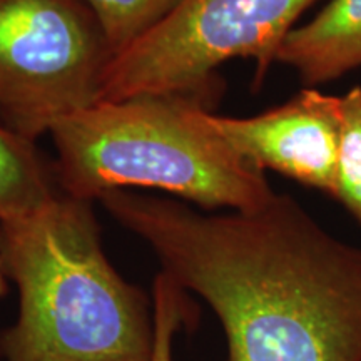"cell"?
Listing matches in <instances>:
<instances>
[{
	"label": "cell",
	"mask_w": 361,
	"mask_h": 361,
	"mask_svg": "<svg viewBox=\"0 0 361 361\" xmlns=\"http://www.w3.org/2000/svg\"><path fill=\"white\" fill-rule=\"evenodd\" d=\"M99 202L209 305L228 361H361V250L290 196L228 214L128 189Z\"/></svg>",
	"instance_id": "1"
},
{
	"label": "cell",
	"mask_w": 361,
	"mask_h": 361,
	"mask_svg": "<svg viewBox=\"0 0 361 361\" xmlns=\"http://www.w3.org/2000/svg\"><path fill=\"white\" fill-rule=\"evenodd\" d=\"M4 268L19 293L0 333L2 361H152L154 314L102 250L92 202L57 192L0 223Z\"/></svg>",
	"instance_id": "2"
},
{
	"label": "cell",
	"mask_w": 361,
	"mask_h": 361,
	"mask_svg": "<svg viewBox=\"0 0 361 361\" xmlns=\"http://www.w3.org/2000/svg\"><path fill=\"white\" fill-rule=\"evenodd\" d=\"M209 112L183 96L92 104L51 130L59 188L89 202L117 189H147L206 211L259 209L276 192L264 171L216 133Z\"/></svg>",
	"instance_id": "3"
},
{
	"label": "cell",
	"mask_w": 361,
	"mask_h": 361,
	"mask_svg": "<svg viewBox=\"0 0 361 361\" xmlns=\"http://www.w3.org/2000/svg\"><path fill=\"white\" fill-rule=\"evenodd\" d=\"M316 0H180L173 12L114 57L97 102L183 96L206 102L219 66L251 57L263 79L279 45Z\"/></svg>",
	"instance_id": "4"
},
{
	"label": "cell",
	"mask_w": 361,
	"mask_h": 361,
	"mask_svg": "<svg viewBox=\"0 0 361 361\" xmlns=\"http://www.w3.org/2000/svg\"><path fill=\"white\" fill-rule=\"evenodd\" d=\"M112 61L82 0H0V124L37 141L99 101Z\"/></svg>",
	"instance_id": "5"
},
{
	"label": "cell",
	"mask_w": 361,
	"mask_h": 361,
	"mask_svg": "<svg viewBox=\"0 0 361 361\" xmlns=\"http://www.w3.org/2000/svg\"><path fill=\"white\" fill-rule=\"evenodd\" d=\"M341 97L303 89L258 116L209 123L239 156L261 171L276 173L335 197L341 137Z\"/></svg>",
	"instance_id": "6"
},
{
	"label": "cell",
	"mask_w": 361,
	"mask_h": 361,
	"mask_svg": "<svg viewBox=\"0 0 361 361\" xmlns=\"http://www.w3.org/2000/svg\"><path fill=\"white\" fill-rule=\"evenodd\" d=\"M276 62L293 67L306 85L324 84L361 66V0H331L284 37Z\"/></svg>",
	"instance_id": "7"
},
{
	"label": "cell",
	"mask_w": 361,
	"mask_h": 361,
	"mask_svg": "<svg viewBox=\"0 0 361 361\" xmlns=\"http://www.w3.org/2000/svg\"><path fill=\"white\" fill-rule=\"evenodd\" d=\"M61 192L34 141L0 124V223L37 209Z\"/></svg>",
	"instance_id": "8"
},
{
	"label": "cell",
	"mask_w": 361,
	"mask_h": 361,
	"mask_svg": "<svg viewBox=\"0 0 361 361\" xmlns=\"http://www.w3.org/2000/svg\"><path fill=\"white\" fill-rule=\"evenodd\" d=\"M101 27L112 59L161 24L180 0H82Z\"/></svg>",
	"instance_id": "9"
},
{
	"label": "cell",
	"mask_w": 361,
	"mask_h": 361,
	"mask_svg": "<svg viewBox=\"0 0 361 361\" xmlns=\"http://www.w3.org/2000/svg\"><path fill=\"white\" fill-rule=\"evenodd\" d=\"M341 112L335 200L361 226V87H353L341 97Z\"/></svg>",
	"instance_id": "10"
},
{
	"label": "cell",
	"mask_w": 361,
	"mask_h": 361,
	"mask_svg": "<svg viewBox=\"0 0 361 361\" xmlns=\"http://www.w3.org/2000/svg\"><path fill=\"white\" fill-rule=\"evenodd\" d=\"M154 358L152 361H173V340L184 326L196 323V310L188 291L166 273L154 279Z\"/></svg>",
	"instance_id": "11"
},
{
	"label": "cell",
	"mask_w": 361,
	"mask_h": 361,
	"mask_svg": "<svg viewBox=\"0 0 361 361\" xmlns=\"http://www.w3.org/2000/svg\"><path fill=\"white\" fill-rule=\"evenodd\" d=\"M7 274L6 268H4V258H2V245H0V298L6 295L7 291Z\"/></svg>",
	"instance_id": "12"
},
{
	"label": "cell",
	"mask_w": 361,
	"mask_h": 361,
	"mask_svg": "<svg viewBox=\"0 0 361 361\" xmlns=\"http://www.w3.org/2000/svg\"><path fill=\"white\" fill-rule=\"evenodd\" d=\"M0 361H2V356H0Z\"/></svg>",
	"instance_id": "13"
}]
</instances>
